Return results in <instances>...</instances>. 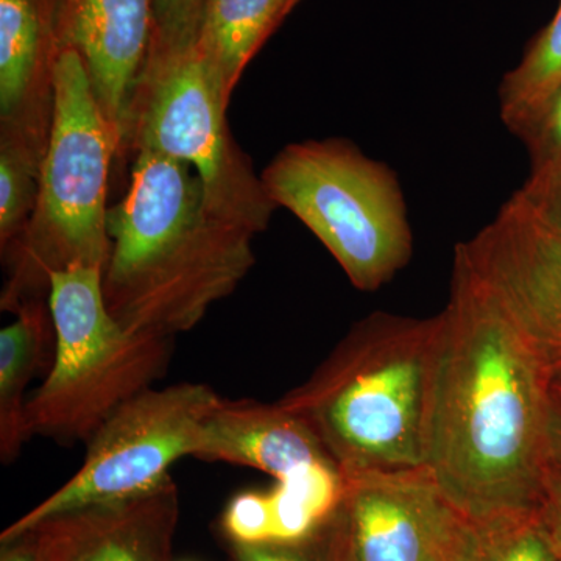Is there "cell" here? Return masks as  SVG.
<instances>
[{"mask_svg": "<svg viewBox=\"0 0 561 561\" xmlns=\"http://www.w3.org/2000/svg\"><path fill=\"white\" fill-rule=\"evenodd\" d=\"M440 316L424 467L460 515L537 513L553 470L551 376L457 250Z\"/></svg>", "mask_w": 561, "mask_h": 561, "instance_id": "cell-1", "label": "cell"}, {"mask_svg": "<svg viewBox=\"0 0 561 561\" xmlns=\"http://www.w3.org/2000/svg\"><path fill=\"white\" fill-rule=\"evenodd\" d=\"M133 154L130 186L108 213L103 301L125 330L175 339L245 279L256 264L254 234L210 213L186 162Z\"/></svg>", "mask_w": 561, "mask_h": 561, "instance_id": "cell-2", "label": "cell"}, {"mask_svg": "<svg viewBox=\"0 0 561 561\" xmlns=\"http://www.w3.org/2000/svg\"><path fill=\"white\" fill-rule=\"evenodd\" d=\"M442 316L373 312L280 400L345 476L424 467Z\"/></svg>", "mask_w": 561, "mask_h": 561, "instance_id": "cell-3", "label": "cell"}, {"mask_svg": "<svg viewBox=\"0 0 561 561\" xmlns=\"http://www.w3.org/2000/svg\"><path fill=\"white\" fill-rule=\"evenodd\" d=\"M119 158V136L95 99L87 66L79 51L62 47L38 201L21 238L2 253V311L14 313L25 302L49 300L54 273L79 265L105 268L108 183Z\"/></svg>", "mask_w": 561, "mask_h": 561, "instance_id": "cell-4", "label": "cell"}, {"mask_svg": "<svg viewBox=\"0 0 561 561\" xmlns=\"http://www.w3.org/2000/svg\"><path fill=\"white\" fill-rule=\"evenodd\" d=\"M102 268L70 267L50 278L57 346L43 386L27 400L28 438L88 443L125 402L169 370L173 339L136 334L106 309Z\"/></svg>", "mask_w": 561, "mask_h": 561, "instance_id": "cell-5", "label": "cell"}, {"mask_svg": "<svg viewBox=\"0 0 561 561\" xmlns=\"http://www.w3.org/2000/svg\"><path fill=\"white\" fill-rule=\"evenodd\" d=\"M261 180L275 205L311 230L356 289H381L411 261L412 230L398 176L350 140L290 144Z\"/></svg>", "mask_w": 561, "mask_h": 561, "instance_id": "cell-6", "label": "cell"}, {"mask_svg": "<svg viewBox=\"0 0 561 561\" xmlns=\"http://www.w3.org/2000/svg\"><path fill=\"white\" fill-rule=\"evenodd\" d=\"M228 105L195 41L151 46L133 98L125 154L151 150L186 162L201 176L210 213L257 236L278 206L232 138Z\"/></svg>", "mask_w": 561, "mask_h": 561, "instance_id": "cell-7", "label": "cell"}, {"mask_svg": "<svg viewBox=\"0 0 561 561\" xmlns=\"http://www.w3.org/2000/svg\"><path fill=\"white\" fill-rule=\"evenodd\" d=\"M219 401L206 383L181 382L125 402L87 443L80 470L7 527L0 542L14 540L50 516L160 489L171 479L175 461L194 457L203 424Z\"/></svg>", "mask_w": 561, "mask_h": 561, "instance_id": "cell-8", "label": "cell"}, {"mask_svg": "<svg viewBox=\"0 0 561 561\" xmlns=\"http://www.w3.org/2000/svg\"><path fill=\"white\" fill-rule=\"evenodd\" d=\"M426 467L342 478L321 526L335 561H445L460 522Z\"/></svg>", "mask_w": 561, "mask_h": 561, "instance_id": "cell-9", "label": "cell"}, {"mask_svg": "<svg viewBox=\"0 0 561 561\" xmlns=\"http://www.w3.org/2000/svg\"><path fill=\"white\" fill-rule=\"evenodd\" d=\"M456 250L526 335L552 381H561V232L513 195Z\"/></svg>", "mask_w": 561, "mask_h": 561, "instance_id": "cell-10", "label": "cell"}, {"mask_svg": "<svg viewBox=\"0 0 561 561\" xmlns=\"http://www.w3.org/2000/svg\"><path fill=\"white\" fill-rule=\"evenodd\" d=\"M179 516L171 478L150 493L60 513L28 531L39 561H172Z\"/></svg>", "mask_w": 561, "mask_h": 561, "instance_id": "cell-11", "label": "cell"}, {"mask_svg": "<svg viewBox=\"0 0 561 561\" xmlns=\"http://www.w3.org/2000/svg\"><path fill=\"white\" fill-rule=\"evenodd\" d=\"M153 39V0H62L61 46L79 51L125 157L136 88Z\"/></svg>", "mask_w": 561, "mask_h": 561, "instance_id": "cell-12", "label": "cell"}, {"mask_svg": "<svg viewBox=\"0 0 561 561\" xmlns=\"http://www.w3.org/2000/svg\"><path fill=\"white\" fill-rule=\"evenodd\" d=\"M62 0H0V135L49 146Z\"/></svg>", "mask_w": 561, "mask_h": 561, "instance_id": "cell-13", "label": "cell"}, {"mask_svg": "<svg viewBox=\"0 0 561 561\" xmlns=\"http://www.w3.org/2000/svg\"><path fill=\"white\" fill-rule=\"evenodd\" d=\"M194 457L254 468L276 482L313 467L337 468L311 427L278 401L220 398L203 424Z\"/></svg>", "mask_w": 561, "mask_h": 561, "instance_id": "cell-14", "label": "cell"}, {"mask_svg": "<svg viewBox=\"0 0 561 561\" xmlns=\"http://www.w3.org/2000/svg\"><path fill=\"white\" fill-rule=\"evenodd\" d=\"M0 331V460L9 465L28 440L25 391L46 362H54L57 334L49 300L25 302Z\"/></svg>", "mask_w": 561, "mask_h": 561, "instance_id": "cell-15", "label": "cell"}, {"mask_svg": "<svg viewBox=\"0 0 561 561\" xmlns=\"http://www.w3.org/2000/svg\"><path fill=\"white\" fill-rule=\"evenodd\" d=\"M300 0H206L197 44L228 99L262 44Z\"/></svg>", "mask_w": 561, "mask_h": 561, "instance_id": "cell-16", "label": "cell"}, {"mask_svg": "<svg viewBox=\"0 0 561 561\" xmlns=\"http://www.w3.org/2000/svg\"><path fill=\"white\" fill-rule=\"evenodd\" d=\"M445 561L561 560L537 512L461 515Z\"/></svg>", "mask_w": 561, "mask_h": 561, "instance_id": "cell-17", "label": "cell"}, {"mask_svg": "<svg viewBox=\"0 0 561 561\" xmlns=\"http://www.w3.org/2000/svg\"><path fill=\"white\" fill-rule=\"evenodd\" d=\"M561 83V0L552 21L531 41L523 60L501 83V117L512 133L518 130Z\"/></svg>", "mask_w": 561, "mask_h": 561, "instance_id": "cell-18", "label": "cell"}, {"mask_svg": "<svg viewBox=\"0 0 561 561\" xmlns=\"http://www.w3.org/2000/svg\"><path fill=\"white\" fill-rule=\"evenodd\" d=\"M46 153L14 136L0 135V249L7 251L27 228L39 194Z\"/></svg>", "mask_w": 561, "mask_h": 561, "instance_id": "cell-19", "label": "cell"}, {"mask_svg": "<svg viewBox=\"0 0 561 561\" xmlns=\"http://www.w3.org/2000/svg\"><path fill=\"white\" fill-rule=\"evenodd\" d=\"M513 135L526 144L530 175L561 171V83Z\"/></svg>", "mask_w": 561, "mask_h": 561, "instance_id": "cell-20", "label": "cell"}, {"mask_svg": "<svg viewBox=\"0 0 561 561\" xmlns=\"http://www.w3.org/2000/svg\"><path fill=\"white\" fill-rule=\"evenodd\" d=\"M206 0H153L151 46H186L197 39Z\"/></svg>", "mask_w": 561, "mask_h": 561, "instance_id": "cell-21", "label": "cell"}, {"mask_svg": "<svg viewBox=\"0 0 561 561\" xmlns=\"http://www.w3.org/2000/svg\"><path fill=\"white\" fill-rule=\"evenodd\" d=\"M234 561H335L320 529L298 541L231 545Z\"/></svg>", "mask_w": 561, "mask_h": 561, "instance_id": "cell-22", "label": "cell"}, {"mask_svg": "<svg viewBox=\"0 0 561 561\" xmlns=\"http://www.w3.org/2000/svg\"><path fill=\"white\" fill-rule=\"evenodd\" d=\"M515 195L542 224L561 232V171L530 175Z\"/></svg>", "mask_w": 561, "mask_h": 561, "instance_id": "cell-23", "label": "cell"}, {"mask_svg": "<svg viewBox=\"0 0 561 561\" xmlns=\"http://www.w3.org/2000/svg\"><path fill=\"white\" fill-rule=\"evenodd\" d=\"M538 518L552 541L553 548L559 553L561 560V472L552 470L549 476L548 485L540 508H538Z\"/></svg>", "mask_w": 561, "mask_h": 561, "instance_id": "cell-24", "label": "cell"}, {"mask_svg": "<svg viewBox=\"0 0 561 561\" xmlns=\"http://www.w3.org/2000/svg\"><path fill=\"white\" fill-rule=\"evenodd\" d=\"M549 445L553 470L561 472V381L549 389Z\"/></svg>", "mask_w": 561, "mask_h": 561, "instance_id": "cell-25", "label": "cell"}, {"mask_svg": "<svg viewBox=\"0 0 561 561\" xmlns=\"http://www.w3.org/2000/svg\"><path fill=\"white\" fill-rule=\"evenodd\" d=\"M0 561H39L38 549L31 531L14 540L2 542Z\"/></svg>", "mask_w": 561, "mask_h": 561, "instance_id": "cell-26", "label": "cell"}]
</instances>
